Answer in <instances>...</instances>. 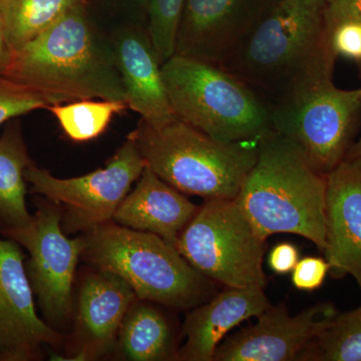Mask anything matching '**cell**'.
Listing matches in <instances>:
<instances>
[{
	"label": "cell",
	"mask_w": 361,
	"mask_h": 361,
	"mask_svg": "<svg viewBox=\"0 0 361 361\" xmlns=\"http://www.w3.org/2000/svg\"><path fill=\"white\" fill-rule=\"evenodd\" d=\"M33 161L18 118L0 135V223L4 229L25 226L32 215L26 207L25 170Z\"/></svg>",
	"instance_id": "d6986e66"
},
{
	"label": "cell",
	"mask_w": 361,
	"mask_h": 361,
	"mask_svg": "<svg viewBox=\"0 0 361 361\" xmlns=\"http://www.w3.org/2000/svg\"><path fill=\"white\" fill-rule=\"evenodd\" d=\"M129 1L139 6L148 16L149 0H129Z\"/></svg>",
	"instance_id": "1f68e13d"
},
{
	"label": "cell",
	"mask_w": 361,
	"mask_h": 361,
	"mask_svg": "<svg viewBox=\"0 0 361 361\" xmlns=\"http://www.w3.org/2000/svg\"><path fill=\"white\" fill-rule=\"evenodd\" d=\"M272 4L262 0H186L175 54L220 65Z\"/></svg>",
	"instance_id": "4fadbf2b"
},
{
	"label": "cell",
	"mask_w": 361,
	"mask_h": 361,
	"mask_svg": "<svg viewBox=\"0 0 361 361\" xmlns=\"http://www.w3.org/2000/svg\"><path fill=\"white\" fill-rule=\"evenodd\" d=\"M161 75L176 118L213 139L260 141L273 132L267 104L223 66L174 54Z\"/></svg>",
	"instance_id": "8992f818"
},
{
	"label": "cell",
	"mask_w": 361,
	"mask_h": 361,
	"mask_svg": "<svg viewBox=\"0 0 361 361\" xmlns=\"http://www.w3.org/2000/svg\"><path fill=\"white\" fill-rule=\"evenodd\" d=\"M331 45L337 56L361 61V25L344 23L331 33Z\"/></svg>",
	"instance_id": "4316f807"
},
{
	"label": "cell",
	"mask_w": 361,
	"mask_h": 361,
	"mask_svg": "<svg viewBox=\"0 0 361 361\" xmlns=\"http://www.w3.org/2000/svg\"><path fill=\"white\" fill-rule=\"evenodd\" d=\"M13 51H11L7 42L6 26H4V16L0 6V73H4L11 65Z\"/></svg>",
	"instance_id": "f546056e"
},
{
	"label": "cell",
	"mask_w": 361,
	"mask_h": 361,
	"mask_svg": "<svg viewBox=\"0 0 361 361\" xmlns=\"http://www.w3.org/2000/svg\"><path fill=\"white\" fill-rule=\"evenodd\" d=\"M323 253L332 277L350 275L361 293V158H345L327 175Z\"/></svg>",
	"instance_id": "9a60e30c"
},
{
	"label": "cell",
	"mask_w": 361,
	"mask_h": 361,
	"mask_svg": "<svg viewBox=\"0 0 361 361\" xmlns=\"http://www.w3.org/2000/svg\"><path fill=\"white\" fill-rule=\"evenodd\" d=\"M129 135L159 178L206 200L237 198L257 161L260 142L218 141L177 118L161 128L140 120Z\"/></svg>",
	"instance_id": "277c9868"
},
{
	"label": "cell",
	"mask_w": 361,
	"mask_h": 361,
	"mask_svg": "<svg viewBox=\"0 0 361 361\" xmlns=\"http://www.w3.org/2000/svg\"><path fill=\"white\" fill-rule=\"evenodd\" d=\"M299 261V250L294 244L282 242L273 247L268 255V266L278 275L288 274Z\"/></svg>",
	"instance_id": "f1b7e54d"
},
{
	"label": "cell",
	"mask_w": 361,
	"mask_h": 361,
	"mask_svg": "<svg viewBox=\"0 0 361 361\" xmlns=\"http://www.w3.org/2000/svg\"><path fill=\"white\" fill-rule=\"evenodd\" d=\"M116 344L129 360L161 361L177 357L167 319L149 304H133L123 318Z\"/></svg>",
	"instance_id": "ffe728a7"
},
{
	"label": "cell",
	"mask_w": 361,
	"mask_h": 361,
	"mask_svg": "<svg viewBox=\"0 0 361 361\" xmlns=\"http://www.w3.org/2000/svg\"><path fill=\"white\" fill-rule=\"evenodd\" d=\"M326 0H278L221 66L268 108L332 80L336 56L325 21Z\"/></svg>",
	"instance_id": "6da1fadb"
},
{
	"label": "cell",
	"mask_w": 361,
	"mask_h": 361,
	"mask_svg": "<svg viewBox=\"0 0 361 361\" xmlns=\"http://www.w3.org/2000/svg\"><path fill=\"white\" fill-rule=\"evenodd\" d=\"M61 217L59 207L42 206L27 224L2 231L30 253L26 273L42 312L51 322H65L71 314L73 278L84 250L82 237L66 236Z\"/></svg>",
	"instance_id": "30bf717a"
},
{
	"label": "cell",
	"mask_w": 361,
	"mask_h": 361,
	"mask_svg": "<svg viewBox=\"0 0 361 361\" xmlns=\"http://www.w3.org/2000/svg\"><path fill=\"white\" fill-rule=\"evenodd\" d=\"M146 167L135 140L128 135L103 169L82 177L59 179L32 163L25 170V180L32 185L30 193L65 207L63 232L87 233L113 220L116 209Z\"/></svg>",
	"instance_id": "9c48e42d"
},
{
	"label": "cell",
	"mask_w": 361,
	"mask_h": 361,
	"mask_svg": "<svg viewBox=\"0 0 361 361\" xmlns=\"http://www.w3.org/2000/svg\"><path fill=\"white\" fill-rule=\"evenodd\" d=\"M82 238V259L97 270L123 278L141 300L183 310L216 295L215 282L194 269L158 235L111 221Z\"/></svg>",
	"instance_id": "5b68a950"
},
{
	"label": "cell",
	"mask_w": 361,
	"mask_h": 361,
	"mask_svg": "<svg viewBox=\"0 0 361 361\" xmlns=\"http://www.w3.org/2000/svg\"><path fill=\"white\" fill-rule=\"evenodd\" d=\"M327 175L273 130L259 142L257 161L235 200L261 238L290 233L326 248Z\"/></svg>",
	"instance_id": "3957f363"
},
{
	"label": "cell",
	"mask_w": 361,
	"mask_h": 361,
	"mask_svg": "<svg viewBox=\"0 0 361 361\" xmlns=\"http://www.w3.org/2000/svg\"><path fill=\"white\" fill-rule=\"evenodd\" d=\"M265 289L260 287H226L208 302L196 306L188 314L183 334L186 342L178 360L213 361L226 334L251 317L270 307Z\"/></svg>",
	"instance_id": "e0dca14e"
},
{
	"label": "cell",
	"mask_w": 361,
	"mask_h": 361,
	"mask_svg": "<svg viewBox=\"0 0 361 361\" xmlns=\"http://www.w3.org/2000/svg\"><path fill=\"white\" fill-rule=\"evenodd\" d=\"M129 109L126 102L82 99L47 108L65 134L75 142H87L103 134L116 114Z\"/></svg>",
	"instance_id": "603a6c76"
},
{
	"label": "cell",
	"mask_w": 361,
	"mask_h": 361,
	"mask_svg": "<svg viewBox=\"0 0 361 361\" xmlns=\"http://www.w3.org/2000/svg\"><path fill=\"white\" fill-rule=\"evenodd\" d=\"M49 106L39 92L0 73V127L32 111L47 110Z\"/></svg>",
	"instance_id": "d4e9b609"
},
{
	"label": "cell",
	"mask_w": 361,
	"mask_h": 361,
	"mask_svg": "<svg viewBox=\"0 0 361 361\" xmlns=\"http://www.w3.org/2000/svg\"><path fill=\"white\" fill-rule=\"evenodd\" d=\"M346 158H361V137L353 144L351 149H349Z\"/></svg>",
	"instance_id": "4dcf8cb0"
},
{
	"label": "cell",
	"mask_w": 361,
	"mask_h": 361,
	"mask_svg": "<svg viewBox=\"0 0 361 361\" xmlns=\"http://www.w3.org/2000/svg\"><path fill=\"white\" fill-rule=\"evenodd\" d=\"M20 244L0 239V357L28 360L44 344L61 336L40 319Z\"/></svg>",
	"instance_id": "7c38bea8"
},
{
	"label": "cell",
	"mask_w": 361,
	"mask_h": 361,
	"mask_svg": "<svg viewBox=\"0 0 361 361\" xmlns=\"http://www.w3.org/2000/svg\"><path fill=\"white\" fill-rule=\"evenodd\" d=\"M135 299L132 287L114 273L97 270L85 277L78 297L75 360H94L115 346L123 318Z\"/></svg>",
	"instance_id": "2e32d148"
},
{
	"label": "cell",
	"mask_w": 361,
	"mask_h": 361,
	"mask_svg": "<svg viewBox=\"0 0 361 361\" xmlns=\"http://www.w3.org/2000/svg\"><path fill=\"white\" fill-rule=\"evenodd\" d=\"M78 0H0L7 42L13 52L39 37Z\"/></svg>",
	"instance_id": "44dd1931"
},
{
	"label": "cell",
	"mask_w": 361,
	"mask_h": 361,
	"mask_svg": "<svg viewBox=\"0 0 361 361\" xmlns=\"http://www.w3.org/2000/svg\"><path fill=\"white\" fill-rule=\"evenodd\" d=\"M4 75L39 92L49 106L94 99L126 102L110 35L92 23L82 0L13 52Z\"/></svg>",
	"instance_id": "7a4b0ae2"
},
{
	"label": "cell",
	"mask_w": 361,
	"mask_h": 361,
	"mask_svg": "<svg viewBox=\"0 0 361 361\" xmlns=\"http://www.w3.org/2000/svg\"><path fill=\"white\" fill-rule=\"evenodd\" d=\"M176 249L194 269L226 287H260L267 243L236 200H206L180 233Z\"/></svg>",
	"instance_id": "52a82bcc"
},
{
	"label": "cell",
	"mask_w": 361,
	"mask_h": 361,
	"mask_svg": "<svg viewBox=\"0 0 361 361\" xmlns=\"http://www.w3.org/2000/svg\"><path fill=\"white\" fill-rule=\"evenodd\" d=\"M330 272V264L326 258L308 256L299 259L292 270L291 281L296 289L312 292L322 286Z\"/></svg>",
	"instance_id": "484cf974"
},
{
	"label": "cell",
	"mask_w": 361,
	"mask_h": 361,
	"mask_svg": "<svg viewBox=\"0 0 361 361\" xmlns=\"http://www.w3.org/2000/svg\"><path fill=\"white\" fill-rule=\"evenodd\" d=\"M198 209L146 167L137 186L116 209L113 221L123 227L158 235L176 248L180 233Z\"/></svg>",
	"instance_id": "ac0fdd59"
},
{
	"label": "cell",
	"mask_w": 361,
	"mask_h": 361,
	"mask_svg": "<svg viewBox=\"0 0 361 361\" xmlns=\"http://www.w3.org/2000/svg\"><path fill=\"white\" fill-rule=\"evenodd\" d=\"M305 361H361V305L341 313L299 356Z\"/></svg>",
	"instance_id": "7402d4cb"
},
{
	"label": "cell",
	"mask_w": 361,
	"mask_h": 361,
	"mask_svg": "<svg viewBox=\"0 0 361 361\" xmlns=\"http://www.w3.org/2000/svg\"><path fill=\"white\" fill-rule=\"evenodd\" d=\"M360 115V89H338L332 80L270 108L273 130L296 145L324 175L348 156Z\"/></svg>",
	"instance_id": "ba28073f"
},
{
	"label": "cell",
	"mask_w": 361,
	"mask_h": 361,
	"mask_svg": "<svg viewBox=\"0 0 361 361\" xmlns=\"http://www.w3.org/2000/svg\"><path fill=\"white\" fill-rule=\"evenodd\" d=\"M327 32L331 33L344 23L361 25V0H330L325 9Z\"/></svg>",
	"instance_id": "83f0119b"
},
{
	"label": "cell",
	"mask_w": 361,
	"mask_h": 361,
	"mask_svg": "<svg viewBox=\"0 0 361 361\" xmlns=\"http://www.w3.org/2000/svg\"><path fill=\"white\" fill-rule=\"evenodd\" d=\"M186 0H149L147 30L161 65L176 51V39Z\"/></svg>",
	"instance_id": "cb8c5ba5"
},
{
	"label": "cell",
	"mask_w": 361,
	"mask_h": 361,
	"mask_svg": "<svg viewBox=\"0 0 361 361\" xmlns=\"http://www.w3.org/2000/svg\"><path fill=\"white\" fill-rule=\"evenodd\" d=\"M339 311L331 302L318 303L297 315L286 304L271 305L258 322L223 341L213 361H293Z\"/></svg>",
	"instance_id": "8fae6325"
},
{
	"label": "cell",
	"mask_w": 361,
	"mask_h": 361,
	"mask_svg": "<svg viewBox=\"0 0 361 361\" xmlns=\"http://www.w3.org/2000/svg\"><path fill=\"white\" fill-rule=\"evenodd\" d=\"M326 1H327V2H329V1H330V0H326Z\"/></svg>",
	"instance_id": "d6a6232c"
},
{
	"label": "cell",
	"mask_w": 361,
	"mask_h": 361,
	"mask_svg": "<svg viewBox=\"0 0 361 361\" xmlns=\"http://www.w3.org/2000/svg\"><path fill=\"white\" fill-rule=\"evenodd\" d=\"M126 103L141 120L161 128L175 120L159 61L147 26L126 25L110 33Z\"/></svg>",
	"instance_id": "5bb4252c"
}]
</instances>
